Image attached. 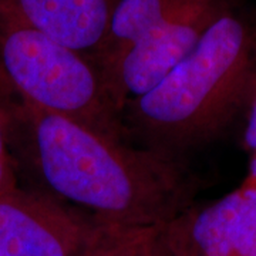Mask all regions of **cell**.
<instances>
[{"label":"cell","mask_w":256,"mask_h":256,"mask_svg":"<svg viewBox=\"0 0 256 256\" xmlns=\"http://www.w3.org/2000/svg\"><path fill=\"white\" fill-rule=\"evenodd\" d=\"M0 111L24 188L101 226L161 228L201 190L188 160L114 140L26 102L2 100Z\"/></svg>","instance_id":"6da1fadb"},{"label":"cell","mask_w":256,"mask_h":256,"mask_svg":"<svg viewBox=\"0 0 256 256\" xmlns=\"http://www.w3.org/2000/svg\"><path fill=\"white\" fill-rule=\"evenodd\" d=\"M256 97V12L240 2L151 92L122 110L127 140L186 160L214 142Z\"/></svg>","instance_id":"7a4b0ae2"},{"label":"cell","mask_w":256,"mask_h":256,"mask_svg":"<svg viewBox=\"0 0 256 256\" xmlns=\"http://www.w3.org/2000/svg\"><path fill=\"white\" fill-rule=\"evenodd\" d=\"M2 100L26 102L107 137L128 141L122 111L97 67L86 56L33 28L12 0H0Z\"/></svg>","instance_id":"3957f363"},{"label":"cell","mask_w":256,"mask_h":256,"mask_svg":"<svg viewBox=\"0 0 256 256\" xmlns=\"http://www.w3.org/2000/svg\"><path fill=\"white\" fill-rule=\"evenodd\" d=\"M239 0H185L118 60L106 86L120 110L151 92L201 42L204 34Z\"/></svg>","instance_id":"277c9868"},{"label":"cell","mask_w":256,"mask_h":256,"mask_svg":"<svg viewBox=\"0 0 256 256\" xmlns=\"http://www.w3.org/2000/svg\"><path fill=\"white\" fill-rule=\"evenodd\" d=\"M104 226L24 186L0 195V256H82Z\"/></svg>","instance_id":"5b68a950"},{"label":"cell","mask_w":256,"mask_h":256,"mask_svg":"<svg viewBox=\"0 0 256 256\" xmlns=\"http://www.w3.org/2000/svg\"><path fill=\"white\" fill-rule=\"evenodd\" d=\"M156 240L165 256H256V184L194 202L160 228Z\"/></svg>","instance_id":"8992f818"},{"label":"cell","mask_w":256,"mask_h":256,"mask_svg":"<svg viewBox=\"0 0 256 256\" xmlns=\"http://www.w3.org/2000/svg\"><path fill=\"white\" fill-rule=\"evenodd\" d=\"M20 16L58 44L90 58L118 0H12Z\"/></svg>","instance_id":"52a82bcc"},{"label":"cell","mask_w":256,"mask_h":256,"mask_svg":"<svg viewBox=\"0 0 256 256\" xmlns=\"http://www.w3.org/2000/svg\"><path fill=\"white\" fill-rule=\"evenodd\" d=\"M185 0H118L110 26L88 58L106 82L107 74L132 46L162 23ZM107 87V86H106Z\"/></svg>","instance_id":"ba28073f"},{"label":"cell","mask_w":256,"mask_h":256,"mask_svg":"<svg viewBox=\"0 0 256 256\" xmlns=\"http://www.w3.org/2000/svg\"><path fill=\"white\" fill-rule=\"evenodd\" d=\"M160 228L104 226L82 256H136L158 235Z\"/></svg>","instance_id":"9c48e42d"},{"label":"cell","mask_w":256,"mask_h":256,"mask_svg":"<svg viewBox=\"0 0 256 256\" xmlns=\"http://www.w3.org/2000/svg\"><path fill=\"white\" fill-rule=\"evenodd\" d=\"M20 186L18 168L10 152L4 121L0 111V195L9 194Z\"/></svg>","instance_id":"30bf717a"},{"label":"cell","mask_w":256,"mask_h":256,"mask_svg":"<svg viewBox=\"0 0 256 256\" xmlns=\"http://www.w3.org/2000/svg\"><path fill=\"white\" fill-rule=\"evenodd\" d=\"M244 146L249 154V172L245 181L256 184V97L248 111V122L244 132Z\"/></svg>","instance_id":"8fae6325"},{"label":"cell","mask_w":256,"mask_h":256,"mask_svg":"<svg viewBox=\"0 0 256 256\" xmlns=\"http://www.w3.org/2000/svg\"><path fill=\"white\" fill-rule=\"evenodd\" d=\"M136 256H165L162 248L160 246L156 236L151 242H148L146 246L142 248Z\"/></svg>","instance_id":"7c38bea8"}]
</instances>
